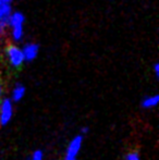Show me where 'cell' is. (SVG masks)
I'll return each mask as SVG.
<instances>
[{"label": "cell", "mask_w": 159, "mask_h": 160, "mask_svg": "<svg viewBox=\"0 0 159 160\" xmlns=\"http://www.w3.org/2000/svg\"><path fill=\"white\" fill-rule=\"evenodd\" d=\"M8 32L14 42H21L25 34V17L20 11H13L8 21Z\"/></svg>", "instance_id": "cell-1"}, {"label": "cell", "mask_w": 159, "mask_h": 160, "mask_svg": "<svg viewBox=\"0 0 159 160\" xmlns=\"http://www.w3.org/2000/svg\"><path fill=\"white\" fill-rule=\"evenodd\" d=\"M6 58L9 65L11 68H13V69H20L22 65L25 63V59H24L22 48L15 44H11L7 46Z\"/></svg>", "instance_id": "cell-2"}, {"label": "cell", "mask_w": 159, "mask_h": 160, "mask_svg": "<svg viewBox=\"0 0 159 160\" xmlns=\"http://www.w3.org/2000/svg\"><path fill=\"white\" fill-rule=\"evenodd\" d=\"M14 114V102L10 97H6L0 100V128L9 125Z\"/></svg>", "instance_id": "cell-3"}, {"label": "cell", "mask_w": 159, "mask_h": 160, "mask_svg": "<svg viewBox=\"0 0 159 160\" xmlns=\"http://www.w3.org/2000/svg\"><path fill=\"white\" fill-rule=\"evenodd\" d=\"M83 143H84V135L81 134V133L75 135L73 138H71L66 148L64 157L62 160H79L77 156L82 150Z\"/></svg>", "instance_id": "cell-4"}, {"label": "cell", "mask_w": 159, "mask_h": 160, "mask_svg": "<svg viewBox=\"0 0 159 160\" xmlns=\"http://www.w3.org/2000/svg\"><path fill=\"white\" fill-rule=\"evenodd\" d=\"M22 51H23L25 62H32L38 57L39 46L35 42H27L22 47Z\"/></svg>", "instance_id": "cell-5"}, {"label": "cell", "mask_w": 159, "mask_h": 160, "mask_svg": "<svg viewBox=\"0 0 159 160\" xmlns=\"http://www.w3.org/2000/svg\"><path fill=\"white\" fill-rule=\"evenodd\" d=\"M26 95V88L23 84L21 83H17L13 86L12 91H11L10 99L13 102H20L21 100H23V98Z\"/></svg>", "instance_id": "cell-6"}, {"label": "cell", "mask_w": 159, "mask_h": 160, "mask_svg": "<svg viewBox=\"0 0 159 160\" xmlns=\"http://www.w3.org/2000/svg\"><path fill=\"white\" fill-rule=\"evenodd\" d=\"M158 102H159L158 94L147 95L141 100V107L145 110H152V109H155V108L157 107Z\"/></svg>", "instance_id": "cell-7"}, {"label": "cell", "mask_w": 159, "mask_h": 160, "mask_svg": "<svg viewBox=\"0 0 159 160\" xmlns=\"http://www.w3.org/2000/svg\"><path fill=\"white\" fill-rule=\"evenodd\" d=\"M25 160H45V154L42 149H35Z\"/></svg>", "instance_id": "cell-8"}, {"label": "cell", "mask_w": 159, "mask_h": 160, "mask_svg": "<svg viewBox=\"0 0 159 160\" xmlns=\"http://www.w3.org/2000/svg\"><path fill=\"white\" fill-rule=\"evenodd\" d=\"M124 160H142V157H141L138 152H136V150H131V152L125 154Z\"/></svg>", "instance_id": "cell-9"}, {"label": "cell", "mask_w": 159, "mask_h": 160, "mask_svg": "<svg viewBox=\"0 0 159 160\" xmlns=\"http://www.w3.org/2000/svg\"><path fill=\"white\" fill-rule=\"evenodd\" d=\"M153 71H154V75H155V78H159V63L158 62H156V63L154 64Z\"/></svg>", "instance_id": "cell-10"}, {"label": "cell", "mask_w": 159, "mask_h": 160, "mask_svg": "<svg viewBox=\"0 0 159 160\" xmlns=\"http://www.w3.org/2000/svg\"><path fill=\"white\" fill-rule=\"evenodd\" d=\"M14 0H0V4H12Z\"/></svg>", "instance_id": "cell-11"}, {"label": "cell", "mask_w": 159, "mask_h": 160, "mask_svg": "<svg viewBox=\"0 0 159 160\" xmlns=\"http://www.w3.org/2000/svg\"><path fill=\"white\" fill-rule=\"evenodd\" d=\"M88 132H89L88 128H83L82 130H81V134H83V135H84V136H85V135H86Z\"/></svg>", "instance_id": "cell-12"}, {"label": "cell", "mask_w": 159, "mask_h": 160, "mask_svg": "<svg viewBox=\"0 0 159 160\" xmlns=\"http://www.w3.org/2000/svg\"><path fill=\"white\" fill-rule=\"evenodd\" d=\"M3 98V86H2V84L0 83V100Z\"/></svg>", "instance_id": "cell-13"}]
</instances>
